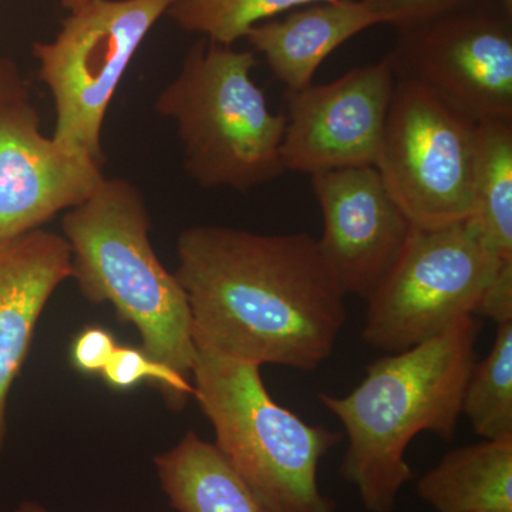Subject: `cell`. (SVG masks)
<instances>
[{"instance_id":"1","label":"cell","mask_w":512,"mask_h":512,"mask_svg":"<svg viewBox=\"0 0 512 512\" xmlns=\"http://www.w3.org/2000/svg\"><path fill=\"white\" fill-rule=\"evenodd\" d=\"M177 252L195 345L299 372L332 355L346 295L311 235L195 225L181 232Z\"/></svg>"},{"instance_id":"2","label":"cell","mask_w":512,"mask_h":512,"mask_svg":"<svg viewBox=\"0 0 512 512\" xmlns=\"http://www.w3.org/2000/svg\"><path fill=\"white\" fill-rule=\"evenodd\" d=\"M481 329L478 316H467L414 348L380 357L346 396L319 393L348 439L340 476L367 512L396 510L400 491L413 480L406 451L414 437L456 436Z\"/></svg>"},{"instance_id":"3","label":"cell","mask_w":512,"mask_h":512,"mask_svg":"<svg viewBox=\"0 0 512 512\" xmlns=\"http://www.w3.org/2000/svg\"><path fill=\"white\" fill-rule=\"evenodd\" d=\"M63 237L72 279L87 301L109 302L131 323L141 349L192 380L195 348L187 296L150 241L144 195L124 178H104L93 194L66 211Z\"/></svg>"},{"instance_id":"4","label":"cell","mask_w":512,"mask_h":512,"mask_svg":"<svg viewBox=\"0 0 512 512\" xmlns=\"http://www.w3.org/2000/svg\"><path fill=\"white\" fill-rule=\"evenodd\" d=\"M256 64L252 50L202 37L158 94L154 107L177 123L185 173L202 188L248 192L285 173L286 114L269 109Z\"/></svg>"},{"instance_id":"5","label":"cell","mask_w":512,"mask_h":512,"mask_svg":"<svg viewBox=\"0 0 512 512\" xmlns=\"http://www.w3.org/2000/svg\"><path fill=\"white\" fill-rule=\"evenodd\" d=\"M192 386L215 447L269 512H336L319 487L320 461L343 433L309 424L276 402L261 367L195 345Z\"/></svg>"},{"instance_id":"6","label":"cell","mask_w":512,"mask_h":512,"mask_svg":"<svg viewBox=\"0 0 512 512\" xmlns=\"http://www.w3.org/2000/svg\"><path fill=\"white\" fill-rule=\"evenodd\" d=\"M174 0H89L72 10L52 42H36L39 79L55 101L53 140L103 165L104 120L148 32Z\"/></svg>"},{"instance_id":"7","label":"cell","mask_w":512,"mask_h":512,"mask_svg":"<svg viewBox=\"0 0 512 512\" xmlns=\"http://www.w3.org/2000/svg\"><path fill=\"white\" fill-rule=\"evenodd\" d=\"M512 262H501L466 221L412 227L406 244L367 299L363 339L386 355L404 352L477 316L485 293Z\"/></svg>"},{"instance_id":"8","label":"cell","mask_w":512,"mask_h":512,"mask_svg":"<svg viewBox=\"0 0 512 512\" xmlns=\"http://www.w3.org/2000/svg\"><path fill=\"white\" fill-rule=\"evenodd\" d=\"M477 126L426 87L396 80L376 170L413 227L470 217Z\"/></svg>"},{"instance_id":"9","label":"cell","mask_w":512,"mask_h":512,"mask_svg":"<svg viewBox=\"0 0 512 512\" xmlns=\"http://www.w3.org/2000/svg\"><path fill=\"white\" fill-rule=\"evenodd\" d=\"M394 79L437 94L470 119L512 121V0H485L397 30Z\"/></svg>"},{"instance_id":"10","label":"cell","mask_w":512,"mask_h":512,"mask_svg":"<svg viewBox=\"0 0 512 512\" xmlns=\"http://www.w3.org/2000/svg\"><path fill=\"white\" fill-rule=\"evenodd\" d=\"M394 84L392 66L384 57L353 67L333 82L286 90L285 171L313 175L376 167Z\"/></svg>"},{"instance_id":"11","label":"cell","mask_w":512,"mask_h":512,"mask_svg":"<svg viewBox=\"0 0 512 512\" xmlns=\"http://www.w3.org/2000/svg\"><path fill=\"white\" fill-rule=\"evenodd\" d=\"M322 212L320 255L345 292L367 301L399 258L412 222L376 167L311 175Z\"/></svg>"},{"instance_id":"12","label":"cell","mask_w":512,"mask_h":512,"mask_svg":"<svg viewBox=\"0 0 512 512\" xmlns=\"http://www.w3.org/2000/svg\"><path fill=\"white\" fill-rule=\"evenodd\" d=\"M103 180L101 165L42 133L30 97L0 103V241L42 228Z\"/></svg>"},{"instance_id":"13","label":"cell","mask_w":512,"mask_h":512,"mask_svg":"<svg viewBox=\"0 0 512 512\" xmlns=\"http://www.w3.org/2000/svg\"><path fill=\"white\" fill-rule=\"evenodd\" d=\"M70 278L72 252L63 235L39 228L0 241V457L10 389L28 359L47 302Z\"/></svg>"},{"instance_id":"14","label":"cell","mask_w":512,"mask_h":512,"mask_svg":"<svg viewBox=\"0 0 512 512\" xmlns=\"http://www.w3.org/2000/svg\"><path fill=\"white\" fill-rule=\"evenodd\" d=\"M386 25L365 0H326L293 9L248 30L245 39L264 55L286 90L311 86L320 64L363 30Z\"/></svg>"},{"instance_id":"15","label":"cell","mask_w":512,"mask_h":512,"mask_svg":"<svg viewBox=\"0 0 512 512\" xmlns=\"http://www.w3.org/2000/svg\"><path fill=\"white\" fill-rule=\"evenodd\" d=\"M436 512H512V440H483L448 451L417 481Z\"/></svg>"},{"instance_id":"16","label":"cell","mask_w":512,"mask_h":512,"mask_svg":"<svg viewBox=\"0 0 512 512\" xmlns=\"http://www.w3.org/2000/svg\"><path fill=\"white\" fill-rule=\"evenodd\" d=\"M154 466L177 512H269L215 444L194 431L154 457Z\"/></svg>"},{"instance_id":"17","label":"cell","mask_w":512,"mask_h":512,"mask_svg":"<svg viewBox=\"0 0 512 512\" xmlns=\"http://www.w3.org/2000/svg\"><path fill=\"white\" fill-rule=\"evenodd\" d=\"M466 222L498 261L512 262V121L478 123Z\"/></svg>"},{"instance_id":"18","label":"cell","mask_w":512,"mask_h":512,"mask_svg":"<svg viewBox=\"0 0 512 512\" xmlns=\"http://www.w3.org/2000/svg\"><path fill=\"white\" fill-rule=\"evenodd\" d=\"M463 414L483 440H512V320L497 325L493 348L471 369Z\"/></svg>"},{"instance_id":"19","label":"cell","mask_w":512,"mask_h":512,"mask_svg":"<svg viewBox=\"0 0 512 512\" xmlns=\"http://www.w3.org/2000/svg\"><path fill=\"white\" fill-rule=\"evenodd\" d=\"M316 2L326 0H174L167 15L187 32L232 46L255 25Z\"/></svg>"},{"instance_id":"20","label":"cell","mask_w":512,"mask_h":512,"mask_svg":"<svg viewBox=\"0 0 512 512\" xmlns=\"http://www.w3.org/2000/svg\"><path fill=\"white\" fill-rule=\"evenodd\" d=\"M100 376L116 390L133 389L144 380L156 382L163 387L174 409H181L194 394L192 380L151 359L143 349L128 346L117 345Z\"/></svg>"},{"instance_id":"21","label":"cell","mask_w":512,"mask_h":512,"mask_svg":"<svg viewBox=\"0 0 512 512\" xmlns=\"http://www.w3.org/2000/svg\"><path fill=\"white\" fill-rule=\"evenodd\" d=\"M383 16L386 25L399 30L456 10L470 8L485 0H365Z\"/></svg>"},{"instance_id":"22","label":"cell","mask_w":512,"mask_h":512,"mask_svg":"<svg viewBox=\"0 0 512 512\" xmlns=\"http://www.w3.org/2000/svg\"><path fill=\"white\" fill-rule=\"evenodd\" d=\"M116 348V340L109 330L100 328V326H90L74 339L73 365L86 375H94V373L100 375Z\"/></svg>"},{"instance_id":"23","label":"cell","mask_w":512,"mask_h":512,"mask_svg":"<svg viewBox=\"0 0 512 512\" xmlns=\"http://www.w3.org/2000/svg\"><path fill=\"white\" fill-rule=\"evenodd\" d=\"M25 97H29V90L18 67L8 59H0V103Z\"/></svg>"},{"instance_id":"24","label":"cell","mask_w":512,"mask_h":512,"mask_svg":"<svg viewBox=\"0 0 512 512\" xmlns=\"http://www.w3.org/2000/svg\"><path fill=\"white\" fill-rule=\"evenodd\" d=\"M12 512H52L43 507L42 504L35 503V501H23Z\"/></svg>"},{"instance_id":"25","label":"cell","mask_w":512,"mask_h":512,"mask_svg":"<svg viewBox=\"0 0 512 512\" xmlns=\"http://www.w3.org/2000/svg\"><path fill=\"white\" fill-rule=\"evenodd\" d=\"M86 2H89V0H62V6L72 12V10L80 8Z\"/></svg>"}]
</instances>
